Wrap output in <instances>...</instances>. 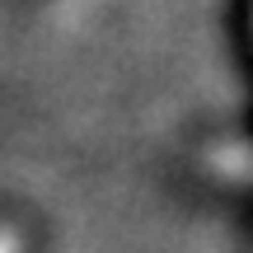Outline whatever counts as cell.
<instances>
[{
	"label": "cell",
	"mask_w": 253,
	"mask_h": 253,
	"mask_svg": "<svg viewBox=\"0 0 253 253\" xmlns=\"http://www.w3.org/2000/svg\"><path fill=\"white\" fill-rule=\"evenodd\" d=\"M0 253H19V235L14 230H0Z\"/></svg>",
	"instance_id": "6da1fadb"
}]
</instances>
